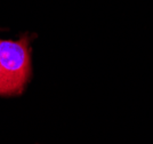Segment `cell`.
I'll return each mask as SVG.
<instances>
[{
	"mask_svg": "<svg viewBox=\"0 0 153 144\" xmlns=\"http://www.w3.org/2000/svg\"><path fill=\"white\" fill-rule=\"evenodd\" d=\"M0 95H8L6 79H5V75L2 72L1 66H0Z\"/></svg>",
	"mask_w": 153,
	"mask_h": 144,
	"instance_id": "cell-2",
	"label": "cell"
},
{
	"mask_svg": "<svg viewBox=\"0 0 153 144\" xmlns=\"http://www.w3.org/2000/svg\"><path fill=\"white\" fill-rule=\"evenodd\" d=\"M30 41L27 34L17 40L0 39V66L5 75L8 95L22 94L31 78Z\"/></svg>",
	"mask_w": 153,
	"mask_h": 144,
	"instance_id": "cell-1",
	"label": "cell"
}]
</instances>
